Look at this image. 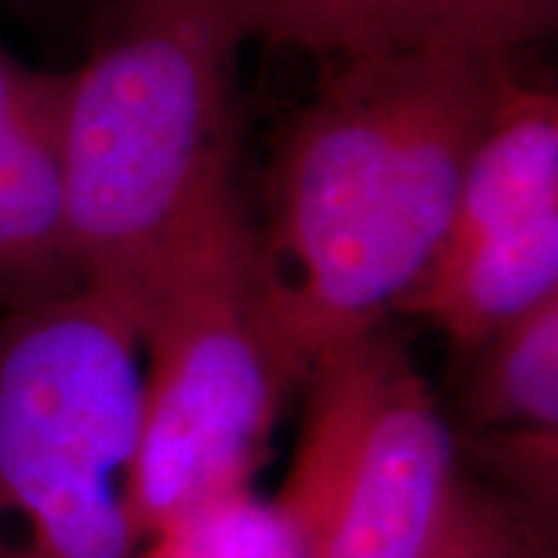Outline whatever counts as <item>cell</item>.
<instances>
[{
    "instance_id": "6da1fadb",
    "label": "cell",
    "mask_w": 558,
    "mask_h": 558,
    "mask_svg": "<svg viewBox=\"0 0 558 558\" xmlns=\"http://www.w3.org/2000/svg\"><path fill=\"white\" fill-rule=\"evenodd\" d=\"M515 81L472 35L329 60L274 161V314L301 376L398 311L435 258L469 156Z\"/></svg>"
},
{
    "instance_id": "7a4b0ae2",
    "label": "cell",
    "mask_w": 558,
    "mask_h": 558,
    "mask_svg": "<svg viewBox=\"0 0 558 558\" xmlns=\"http://www.w3.org/2000/svg\"><path fill=\"white\" fill-rule=\"evenodd\" d=\"M242 40L218 0H112L65 78L72 264L81 289L134 326L161 270L233 190Z\"/></svg>"
},
{
    "instance_id": "3957f363",
    "label": "cell",
    "mask_w": 558,
    "mask_h": 558,
    "mask_svg": "<svg viewBox=\"0 0 558 558\" xmlns=\"http://www.w3.org/2000/svg\"><path fill=\"white\" fill-rule=\"evenodd\" d=\"M146 348L124 506L137 543L252 487L286 398L304 381L279 336L274 267L236 190L199 220L137 319Z\"/></svg>"
},
{
    "instance_id": "277c9868",
    "label": "cell",
    "mask_w": 558,
    "mask_h": 558,
    "mask_svg": "<svg viewBox=\"0 0 558 558\" xmlns=\"http://www.w3.org/2000/svg\"><path fill=\"white\" fill-rule=\"evenodd\" d=\"M140 332L90 289L0 323V558H137Z\"/></svg>"
},
{
    "instance_id": "5b68a950",
    "label": "cell",
    "mask_w": 558,
    "mask_h": 558,
    "mask_svg": "<svg viewBox=\"0 0 558 558\" xmlns=\"http://www.w3.org/2000/svg\"><path fill=\"white\" fill-rule=\"evenodd\" d=\"M304 418L279 506L307 558H425L462 459L450 422L381 319L304 373Z\"/></svg>"
},
{
    "instance_id": "8992f818",
    "label": "cell",
    "mask_w": 558,
    "mask_h": 558,
    "mask_svg": "<svg viewBox=\"0 0 558 558\" xmlns=\"http://www.w3.org/2000/svg\"><path fill=\"white\" fill-rule=\"evenodd\" d=\"M65 78L0 44V301L10 311L81 289L62 199Z\"/></svg>"
},
{
    "instance_id": "52a82bcc",
    "label": "cell",
    "mask_w": 558,
    "mask_h": 558,
    "mask_svg": "<svg viewBox=\"0 0 558 558\" xmlns=\"http://www.w3.org/2000/svg\"><path fill=\"white\" fill-rule=\"evenodd\" d=\"M558 295V211L440 245L398 311L438 326L472 357L512 319ZM395 311V314H398Z\"/></svg>"
},
{
    "instance_id": "ba28073f",
    "label": "cell",
    "mask_w": 558,
    "mask_h": 558,
    "mask_svg": "<svg viewBox=\"0 0 558 558\" xmlns=\"http://www.w3.org/2000/svg\"><path fill=\"white\" fill-rule=\"evenodd\" d=\"M546 211H558V97L515 78L469 156L440 245Z\"/></svg>"
},
{
    "instance_id": "9c48e42d",
    "label": "cell",
    "mask_w": 558,
    "mask_h": 558,
    "mask_svg": "<svg viewBox=\"0 0 558 558\" xmlns=\"http://www.w3.org/2000/svg\"><path fill=\"white\" fill-rule=\"evenodd\" d=\"M462 416L499 438L558 440V295L481 344Z\"/></svg>"
},
{
    "instance_id": "30bf717a",
    "label": "cell",
    "mask_w": 558,
    "mask_h": 558,
    "mask_svg": "<svg viewBox=\"0 0 558 558\" xmlns=\"http://www.w3.org/2000/svg\"><path fill=\"white\" fill-rule=\"evenodd\" d=\"M137 558H307V546L277 499L242 487L168 521Z\"/></svg>"
},
{
    "instance_id": "8fae6325",
    "label": "cell",
    "mask_w": 558,
    "mask_h": 558,
    "mask_svg": "<svg viewBox=\"0 0 558 558\" xmlns=\"http://www.w3.org/2000/svg\"><path fill=\"white\" fill-rule=\"evenodd\" d=\"M425 558H556L553 512L459 469Z\"/></svg>"
},
{
    "instance_id": "7c38bea8",
    "label": "cell",
    "mask_w": 558,
    "mask_h": 558,
    "mask_svg": "<svg viewBox=\"0 0 558 558\" xmlns=\"http://www.w3.org/2000/svg\"><path fill=\"white\" fill-rule=\"evenodd\" d=\"M245 40L307 50L319 60L351 53L354 0H218Z\"/></svg>"
},
{
    "instance_id": "4fadbf2b",
    "label": "cell",
    "mask_w": 558,
    "mask_h": 558,
    "mask_svg": "<svg viewBox=\"0 0 558 558\" xmlns=\"http://www.w3.org/2000/svg\"><path fill=\"white\" fill-rule=\"evenodd\" d=\"M478 0H354L348 57L400 53L447 35H475Z\"/></svg>"
},
{
    "instance_id": "5bb4252c",
    "label": "cell",
    "mask_w": 558,
    "mask_h": 558,
    "mask_svg": "<svg viewBox=\"0 0 558 558\" xmlns=\"http://www.w3.org/2000/svg\"><path fill=\"white\" fill-rule=\"evenodd\" d=\"M481 3H484V0H478V10H481Z\"/></svg>"
}]
</instances>
